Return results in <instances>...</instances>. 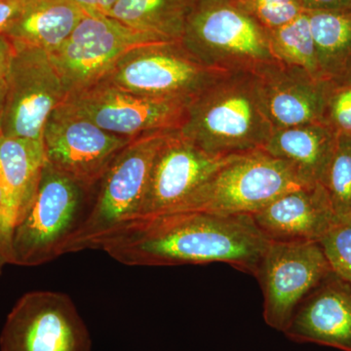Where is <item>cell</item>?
Returning <instances> with one entry per match:
<instances>
[{"mask_svg": "<svg viewBox=\"0 0 351 351\" xmlns=\"http://www.w3.org/2000/svg\"><path fill=\"white\" fill-rule=\"evenodd\" d=\"M274 127L253 73H228L189 101L180 135L213 156L265 147Z\"/></svg>", "mask_w": 351, "mask_h": 351, "instance_id": "2", "label": "cell"}, {"mask_svg": "<svg viewBox=\"0 0 351 351\" xmlns=\"http://www.w3.org/2000/svg\"><path fill=\"white\" fill-rule=\"evenodd\" d=\"M45 162L43 141L0 135V177L17 212V223L36 197Z\"/></svg>", "mask_w": 351, "mask_h": 351, "instance_id": "20", "label": "cell"}, {"mask_svg": "<svg viewBox=\"0 0 351 351\" xmlns=\"http://www.w3.org/2000/svg\"><path fill=\"white\" fill-rule=\"evenodd\" d=\"M228 157L210 156L179 130L171 132L154 160L137 217L182 211Z\"/></svg>", "mask_w": 351, "mask_h": 351, "instance_id": "14", "label": "cell"}, {"mask_svg": "<svg viewBox=\"0 0 351 351\" xmlns=\"http://www.w3.org/2000/svg\"><path fill=\"white\" fill-rule=\"evenodd\" d=\"M267 32L270 50L277 62L306 69L315 77L323 78L306 10L288 24Z\"/></svg>", "mask_w": 351, "mask_h": 351, "instance_id": "23", "label": "cell"}, {"mask_svg": "<svg viewBox=\"0 0 351 351\" xmlns=\"http://www.w3.org/2000/svg\"><path fill=\"white\" fill-rule=\"evenodd\" d=\"M156 43L164 41L110 16L87 13L49 55L69 95L100 82L128 51Z\"/></svg>", "mask_w": 351, "mask_h": 351, "instance_id": "9", "label": "cell"}, {"mask_svg": "<svg viewBox=\"0 0 351 351\" xmlns=\"http://www.w3.org/2000/svg\"><path fill=\"white\" fill-rule=\"evenodd\" d=\"M43 140L51 167L94 189L133 138L108 133L63 103L51 113Z\"/></svg>", "mask_w": 351, "mask_h": 351, "instance_id": "13", "label": "cell"}, {"mask_svg": "<svg viewBox=\"0 0 351 351\" xmlns=\"http://www.w3.org/2000/svg\"><path fill=\"white\" fill-rule=\"evenodd\" d=\"M6 265H10V262H9L5 253H4L1 247H0V274H1L2 270H3V267H5Z\"/></svg>", "mask_w": 351, "mask_h": 351, "instance_id": "34", "label": "cell"}, {"mask_svg": "<svg viewBox=\"0 0 351 351\" xmlns=\"http://www.w3.org/2000/svg\"><path fill=\"white\" fill-rule=\"evenodd\" d=\"M253 73L263 110L274 129L324 122L328 80L277 61Z\"/></svg>", "mask_w": 351, "mask_h": 351, "instance_id": "15", "label": "cell"}, {"mask_svg": "<svg viewBox=\"0 0 351 351\" xmlns=\"http://www.w3.org/2000/svg\"><path fill=\"white\" fill-rule=\"evenodd\" d=\"M226 73L201 63L181 41H164L128 51L101 80L140 96L191 101Z\"/></svg>", "mask_w": 351, "mask_h": 351, "instance_id": "7", "label": "cell"}, {"mask_svg": "<svg viewBox=\"0 0 351 351\" xmlns=\"http://www.w3.org/2000/svg\"><path fill=\"white\" fill-rule=\"evenodd\" d=\"M304 10L339 11L351 9V0H299Z\"/></svg>", "mask_w": 351, "mask_h": 351, "instance_id": "31", "label": "cell"}, {"mask_svg": "<svg viewBox=\"0 0 351 351\" xmlns=\"http://www.w3.org/2000/svg\"><path fill=\"white\" fill-rule=\"evenodd\" d=\"M32 0H0V34H6Z\"/></svg>", "mask_w": 351, "mask_h": 351, "instance_id": "29", "label": "cell"}, {"mask_svg": "<svg viewBox=\"0 0 351 351\" xmlns=\"http://www.w3.org/2000/svg\"><path fill=\"white\" fill-rule=\"evenodd\" d=\"M64 104L108 133L135 138L179 130L189 101L140 96L100 80L69 94Z\"/></svg>", "mask_w": 351, "mask_h": 351, "instance_id": "12", "label": "cell"}, {"mask_svg": "<svg viewBox=\"0 0 351 351\" xmlns=\"http://www.w3.org/2000/svg\"><path fill=\"white\" fill-rule=\"evenodd\" d=\"M332 274L318 242L269 241L256 276L263 288L265 323L285 331L302 302Z\"/></svg>", "mask_w": 351, "mask_h": 351, "instance_id": "10", "label": "cell"}, {"mask_svg": "<svg viewBox=\"0 0 351 351\" xmlns=\"http://www.w3.org/2000/svg\"><path fill=\"white\" fill-rule=\"evenodd\" d=\"M315 43L318 66L325 80L351 73V9L306 10Z\"/></svg>", "mask_w": 351, "mask_h": 351, "instance_id": "22", "label": "cell"}, {"mask_svg": "<svg viewBox=\"0 0 351 351\" xmlns=\"http://www.w3.org/2000/svg\"><path fill=\"white\" fill-rule=\"evenodd\" d=\"M301 186H306L290 166L263 149H256L228 157L182 211L252 216Z\"/></svg>", "mask_w": 351, "mask_h": 351, "instance_id": "6", "label": "cell"}, {"mask_svg": "<svg viewBox=\"0 0 351 351\" xmlns=\"http://www.w3.org/2000/svg\"><path fill=\"white\" fill-rule=\"evenodd\" d=\"M323 186L337 216L351 212V136L339 134Z\"/></svg>", "mask_w": 351, "mask_h": 351, "instance_id": "24", "label": "cell"}, {"mask_svg": "<svg viewBox=\"0 0 351 351\" xmlns=\"http://www.w3.org/2000/svg\"><path fill=\"white\" fill-rule=\"evenodd\" d=\"M15 52L16 47L13 41L6 34H0V83H6Z\"/></svg>", "mask_w": 351, "mask_h": 351, "instance_id": "30", "label": "cell"}, {"mask_svg": "<svg viewBox=\"0 0 351 351\" xmlns=\"http://www.w3.org/2000/svg\"><path fill=\"white\" fill-rule=\"evenodd\" d=\"M197 0H117L108 16L163 41H181Z\"/></svg>", "mask_w": 351, "mask_h": 351, "instance_id": "21", "label": "cell"}, {"mask_svg": "<svg viewBox=\"0 0 351 351\" xmlns=\"http://www.w3.org/2000/svg\"><path fill=\"white\" fill-rule=\"evenodd\" d=\"M6 78L1 135L43 141L51 113L68 96L49 53L15 45Z\"/></svg>", "mask_w": 351, "mask_h": 351, "instance_id": "11", "label": "cell"}, {"mask_svg": "<svg viewBox=\"0 0 351 351\" xmlns=\"http://www.w3.org/2000/svg\"><path fill=\"white\" fill-rule=\"evenodd\" d=\"M75 302L64 293L32 291L18 300L0 334V351H91Z\"/></svg>", "mask_w": 351, "mask_h": 351, "instance_id": "8", "label": "cell"}, {"mask_svg": "<svg viewBox=\"0 0 351 351\" xmlns=\"http://www.w3.org/2000/svg\"><path fill=\"white\" fill-rule=\"evenodd\" d=\"M267 31L288 24L304 12L299 0H235Z\"/></svg>", "mask_w": 351, "mask_h": 351, "instance_id": "26", "label": "cell"}, {"mask_svg": "<svg viewBox=\"0 0 351 351\" xmlns=\"http://www.w3.org/2000/svg\"><path fill=\"white\" fill-rule=\"evenodd\" d=\"M338 135L325 122L274 129L263 149L290 166L304 186L323 184Z\"/></svg>", "mask_w": 351, "mask_h": 351, "instance_id": "18", "label": "cell"}, {"mask_svg": "<svg viewBox=\"0 0 351 351\" xmlns=\"http://www.w3.org/2000/svg\"><path fill=\"white\" fill-rule=\"evenodd\" d=\"M86 14L71 0H32L6 36L15 45L50 53L68 39Z\"/></svg>", "mask_w": 351, "mask_h": 351, "instance_id": "19", "label": "cell"}, {"mask_svg": "<svg viewBox=\"0 0 351 351\" xmlns=\"http://www.w3.org/2000/svg\"><path fill=\"white\" fill-rule=\"evenodd\" d=\"M297 343L351 351V286L332 272L295 311L283 332Z\"/></svg>", "mask_w": 351, "mask_h": 351, "instance_id": "16", "label": "cell"}, {"mask_svg": "<svg viewBox=\"0 0 351 351\" xmlns=\"http://www.w3.org/2000/svg\"><path fill=\"white\" fill-rule=\"evenodd\" d=\"M251 217L269 241L319 242L337 214L326 189L317 184L288 191Z\"/></svg>", "mask_w": 351, "mask_h": 351, "instance_id": "17", "label": "cell"}, {"mask_svg": "<svg viewBox=\"0 0 351 351\" xmlns=\"http://www.w3.org/2000/svg\"><path fill=\"white\" fill-rule=\"evenodd\" d=\"M324 122L336 133L351 136V73L328 80Z\"/></svg>", "mask_w": 351, "mask_h": 351, "instance_id": "27", "label": "cell"}, {"mask_svg": "<svg viewBox=\"0 0 351 351\" xmlns=\"http://www.w3.org/2000/svg\"><path fill=\"white\" fill-rule=\"evenodd\" d=\"M6 83H0V135H1L2 113H3L4 100H5Z\"/></svg>", "mask_w": 351, "mask_h": 351, "instance_id": "33", "label": "cell"}, {"mask_svg": "<svg viewBox=\"0 0 351 351\" xmlns=\"http://www.w3.org/2000/svg\"><path fill=\"white\" fill-rule=\"evenodd\" d=\"M181 43L201 63L225 73H255L276 61L267 29L235 0H197Z\"/></svg>", "mask_w": 351, "mask_h": 351, "instance_id": "3", "label": "cell"}, {"mask_svg": "<svg viewBox=\"0 0 351 351\" xmlns=\"http://www.w3.org/2000/svg\"><path fill=\"white\" fill-rule=\"evenodd\" d=\"M92 193L45 162L36 197L14 230L12 265L36 267L62 256L89 211Z\"/></svg>", "mask_w": 351, "mask_h": 351, "instance_id": "5", "label": "cell"}, {"mask_svg": "<svg viewBox=\"0 0 351 351\" xmlns=\"http://www.w3.org/2000/svg\"><path fill=\"white\" fill-rule=\"evenodd\" d=\"M89 14L108 15L117 0H71Z\"/></svg>", "mask_w": 351, "mask_h": 351, "instance_id": "32", "label": "cell"}, {"mask_svg": "<svg viewBox=\"0 0 351 351\" xmlns=\"http://www.w3.org/2000/svg\"><path fill=\"white\" fill-rule=\"evenodd\" d=\"M172 131L138 136L117 154L97 184L89 211L62 255L93 249L108 233L138 216L157 154Z\"/></svg>", "mask_w": 351, "mask_h": 351, "instance_id": "4", "label": "cell"}, {"mask_svg": "<svg viewBox=\"0 0 351 351\" xmlns=\"http://www.w3.org/2000/svg\"><path fill=\"white\" fill-rule=\"evenodd\" d=\"M269 243L249 215L181 211L131 219L93 250L131 267L226 263L257 276Z\"/></svg>", "mask_w": 351, "mask_h": 351, "instance_id": "1", "label": "cell"}, {"mask_svg": "<svg viewBox=\"0 0 351 351\" xmlns=\"http://www.w3.org/2000/svg\"><path fill=\"white\" fill-rule=\"evenodd\" d=\"M318 243L322 247L332 272L351 286V212L337 216Z\"/></svg>", "mask_w": 351, "mask_h": 351, "instance_id": "25", "label": "cell"}, {"mask_svg": "<svg viewBox=\"0 0 351 351\" xmlns=\"http://www.w3.org/2000/svg\"><path fill=\"white\" fill-rule=\"evenodd\" d=\"M18 217L13 201L0 177V247L12 265L13 233Z\"/></svg>", "mask_w": 351, "mask_h": 351, "instance_id": "28", "label": "cell"}]
</instances>
